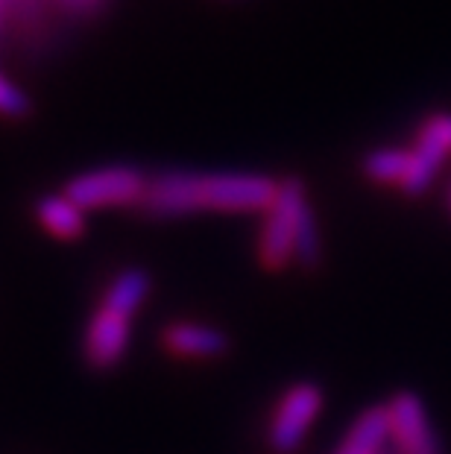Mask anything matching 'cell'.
Segmentation results:
<instances>
[{
  "mask_svg": "<svg viewBox=\"0 0 451 454\" xmlns=\"http://www.w3.org/2000/svg\"><path fill=\"white\" fill-rule=\"evenodd\" d=\"M278 182L258 173H182L167 170L147 182L141 208L152 217L191 211H267Z\"/></svg>",
  "mask_w": 451,
  "mask_h": 454,
  "instance_id": "6da1fadb",
  "label": "cell"
},
{
  "mask_svg": "<svg viewBox=\"0 0 451 454\" xmlns=\"http://www.w3.org/2000/svg\"><path fill=\"white\" fill-rule=\"evenodd\" d=\"M305 208H308V194H305L302 179H284L278 185L273 206L267 208L261 238H258V261L270 273L282 270L296 255V231H299Z\"/></svg>",
  "mask_w": 451,
  "mask_h": 454,
  "instance_id": "7a4b0ae2",
  "label": "cell"
},
{
  "mask_svg": "<svg viewBox=\"0 0 451 454\" xmlns=\"http://www.w3.org/2000/svg\"><path fill=\"white\" fill-rule=\"evenodd\" d=\"M147 179L136 168L127 164H112V168L89 170L76 176L65 188V197L85 208H103V206H141Z\"/></svg>",
  "mask_w": 451,
  "mask_h": 454,
  "instance_id": "3957f363",
  "label": "cell"
},
{
  "mask_svg": "<svg viewBox=\"0 0 451 454\" xmlns=\"http://www.w3.org/2000/svg\"><path fill=\"white\" fill-rule=\"evenodd\" d=\"M323 408V390L311 381L296 384L278 402L276 417L270 422V446L276 454H291L299 449L305 431L311 428L316 413Z\"/></svg>",
  "mask_w": 451,
  "mask_h": 454,
  "instance_id": "277c9868",
  "label": "cell"
},
{
  "mask_svg": "<svg viewBox=\"0 0 451 454\" xmlns=\"http://www.w3.org/2000/svg\"><path fill=\"white\" fill-rule=\"evenodd\" d=\"M387 413H390V440L396 454H443L419 395L399 393L387 404Z\"/></svg>",
  "mask_w": 451,
  "mask_h": 454,
  "instance_id": "5b68a950",
  "label": "cell"
},
{
  "mask_svg": "<svg viewBox=\"0 0 451 454\" xmlns=\"http://www.w3.org/2000/svg\"><path fill=\"white\" fill-rule=\"evenodd\" d=\"M451 153V135H448V114H431L422 127L416 147L410 150L408 176L401 182V188L408 194H422L431 182H434L437 170L443 168L446 156Z\"/></svg>",
  "mask_w": 451,
  "mask_h": 454,
  "instance_id": "8992f818",
  "label": "cell"
},
{
  "mask_svg": "<svg viewBox=\"0 0 451 454\" xmlns=\"http://www.w3.org/2000/svg\"><path fill=\"white\" fill-rule=\"evenodd\" d=\"M129 314L114 308H100L85 332V361L91 370H112L129 346Z\"/></svg>",
  "mask_w": 451,
  "mask_h": 454,
  "instance_id": "52a82bcc",
  "label": "cell"
},
{
  "mask_svg": "<svg viewBox=\"0 0 451 454\" xmlns=\"http://www.w3.org/2000/svg\"><path fill=\"white\" fill-rule=\"evenodd\" d=\"M165 349L182 357H220L229 352V337L217 328L194 325V323H176L161 332Z\"/></svg>",
  "mask_w": 451,
  "mask_h": 454,
  "instance_id": "ba28073f",
  "label": "cell"
},
{
  "mask_svg": "<svg viewBox=\"0 0 451 454\" xmlns=\"http://www.w3.org/2000/svg\"><path fill=\"white\" fill-rule=\"evenodd\" d=\"M387 440H390V413L387 408H372L354 422V428L343 440L338 454H381Z\"/></svg>",
  "mask_w": 451,
  "mask_h": 454,
  "instance_id": "9c48e42d",
  "label": "cell"
},
{
  "mask_svg": "<svg viewBox=\"0 0 451 454\" xmlns=\"http://www.w3.org/2000/svg\"><path fill=\"white\" fill-rule=\"evenodd\" d=\"M35 217L51 235L56 238H80L85 231V215L82 208L71 202L68 197H42L35 206Z\"/></svg>",
  "mask_w": 451,
  "mask_h": 454,
  "instance_id": "30bf717a",
  "label": "cell"
},
{
  "mask_svg": "<svg viewBox=\"0 0 451 454\" xmlns=\"http://www.w3.org/2000/svg\"><path fill=\"white\" fill-rule=\"evenodd\" d=\"M147 294H150V276L144 270H127V273H121L109 285V291L103 296V305L132 317L144 305Z\"/></svg>",
  "mask_w": 451,
  "mask_h": 454,
  "instance_id": "8fae6325",
  "label": "cell"
},
{
  "mask_svg": "<svg viewBox=\"0 0 451 454\" xmlns=\"http://www.w3.org/2000/svg\"><path fill=\"white\" fill-rule=\"evenodd\" d=\"M410 153L401 150H376L363 159V173L372 182H387V185H401L408 176Z\"/></svg>",
  "mask_w": 451,
  "mask_h": 454,
  "instance_id": "7c38bea8",
  "label": "cell"
},
{
  "mask_svg": "<svg viewBox=\"0 0 451 454\" xmlns=\"http://www.w3.org/2000/svg\"><path fill=\"white\" fill-rule=\"evenodd\" d=\"M296 261L302 267H316L323 258V244H320V231H316V220H314V211L311 206L305 208V215L299 220V231H296Z\"/></svg>",
  "mask_w": 451,
  "mask_h": 454,
  "instance_id": "4fadbf2b",
  "label": "cell"
},
{
  "mask_svg": "<svg viewBox=\"0 0 451 454\" xmlns=\"http://www.w3.org/2000/svg\"><path fill=\"white\" fill-rule=\"evenodd\" d=\"M0 114L4 118H27L30 114V98L4 74H0Z\"/></svg>",
  "mask_w": 451,
  "mask_h": 454,
  "instance_id": "5bb4252c",
  "label": "cell"
},
{
  "mask_svg": "<svg viewBox=\"0 0 451 454\" xmlns=\"http://www.w3.org/2000/svg\"><path fill=\"white\" fill-rule=\"evenodd\" d=\"M0 21H4V0H0Z\"/></svg>",
  "mask_w": 451,
  "mask_h": 454,
  "instance_id": "9a60e30c",
  "label": "cell"
}]
</instances>
